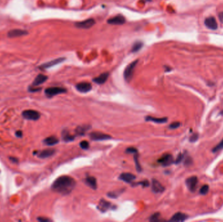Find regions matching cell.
<instances>
[{
	"mask_svg": "<svg viewBox=\"0 0 223 222\" xmlns=\"http://www.w3.org/2000/svg\"><path fill=\"white\" fill-rule=\"evenodd\" d=\"M76 88L80 93H88L91 91L92 86L88 82H80L76 86Z\"/></svg>",
	"mask_w": 223,
	"mask_h": 222,
	"instance_id": "12",
	"label": "cell"
},
{
	"mask_svg": "<svg viewBox=\"0 0 223 222\" xmlns=\"http://www.w3.org/2000/svg\"><path fill=\"white\" fill-rule=\"evenodd\" d=\"M188 218V216L182 212H177L171 218L170 220V221L178 222V221H184Z\"/></svg>",
	"mask_w": 223,
	"mask_h": 222,
	"instance_id": "19",
	"label": "cell"
},
{
	"mask_svg": "<svg viewBox=\"0 0 223 222\" xmlns=\"http://www.w3.org/2000/svg\"><path fill=\"white\" fill-rule=\"evenodd\" d=\"M159 163L161 164L163 166H169L174 162V160L172 155L170 154H166L163 155L161 158H160L158 160Z\"/></svg>",
	"mask_w": 223,
	"mask_h": 222,
	"instance_id": "9",
	"label": "cell"
},
{
	"mask_svg": "<svg viewBox=\"0 0 223 222\" xmlns=\"http://www.w3.org/2000/svg\"><path fill=\"white\" fill-rule=\"evenodd\" d=\"M126 152L127 153H129V154H136L138 152V150L134 148V147H129V148H127V150H126Z\"/></svg>",
	"mask_w": 223,
	"mask_h": 222,
	"instance_id": "33",
	"label": "cell"
},
{
	"mask_svg": "<svg viewBox=\"0 0 223 222\" xmlns=\"http://www.w3.org/2000/svg\"><path fill=\"white\" fill-rule=\"evenodd\" d=\"M107 22L109 24L112 25H122L126 22V19L121 15L115 16L114 17L110 18L107 20Z\"/></svg>",
	"mask_w": 223,
	"mask_h": 222,
	"instance_id": "8",
	"label": "cell"
},
{
	"mask_svg": "<svg viewBox=\"0 0 223 222\" xmlns=\"http://www.w3.org/2000/svg\"><path fill=\"white\" fill-rule=\"evenodd\" d=\"M47 79H48V77L46 76L40 74L37 76L36 79L34 80L33 84H32V86L37 87L41 84H43V83H45L47 80Z\"/></svg>",
	"mask_w": 223,
	"mask_h": 222,
	"instance_id": "18",
	"label": "cell"
},
{
	"mask_svg": "<svg viewBox=\"0 0 223 222\" xmlns=\"http://www.w3.org/2000/svg\"><path fill=\"white\" fill-rule=\"evenodd\" d=\"M180 125H181V124L179 122H173L170 124L169 128L170 129H176V128H178V127H179Z\"/></svg>",
	"mask_w": 223,
	"mask_h": 222,
	"instance_id": "32",
	"label": "cell"
},
{
	"mask_svg": "<svg viewBox=\"0 0 223 222\" xmlns=\"http://www.w3.org/2000/svg\"><path fill=\"white\" fill-rule=\"evenodd\" d=\"M89 137L93 141H103L111 139V136L110 135L102 132H92L89 134Z\"/></svg>",
	"mask_w": 223,
	"mask_h": 222,
	"instance_id": "6",
	"label": "cell"
},
{
	"mask_svg": "<svg viewBox=\"0 0 223 222\" xmlns=\"http://www.w3.org/2000/svg\"><path fill=\"white\" fill-rule=\"evenodd\" d=\"M143 46V43L141 41H136L134 43V44L132 46L131 52L133 53H136L138 51H140Z\"/></svg>",
	"mask_w": 223,
	"mask_h": 222,
	"instance_id": "25",
	"label": "cell"
},
{
	"mask_svg": "<svg viewBox=\"0 0 223 222\" xmlns=\"http://www.w3.org/2000/svg\"><path fill=\"white\" fill-rule=\"evenodd\" d=\"M67 90L64 88L59 87H49L47 88L45 90V95L48 97V98H51L54 96H55L59 94H62L66 93Z\"/></svg>",
	"mask_w": 223,
	"mask_h": 222,
	"instance_id": "4",
	"label": "cell"
},
{
	"mask_svg": "<svg viewBox=\"0 0 223 222\" xmlns=\"http://www.w3.org/2000/svg\"><path fill=\"white\" fill-rule=\"evenodd\" d=\"M137 184H141L142 186H148L149 183L147 181V180H144V181H142L141 183H137Z\"/></svg>",
	"mask_w": 223,
	"mask_h": 222,
	"instance_id": "39",
	"label": "cell"
},
{
	"mask_svg": "<svg viewBox=\"0 0 223 222\" xmlns=\"http://www.w3.org/2000/svg\"><path fill=\"white\" fill-rule=\"evenodd\" d=\"M74 136L71 135L69 134V132L66 130H64L62 132V139L63 140L66 141V142H69V141H72L74 140Z\"/></svg>",
	"mask_w": 223,
	"mask_h": 222,
	"instance_id": "24",
	"label": "cell"
},
{
	"mask_svg": "<svg viewBox=\"0 0 223 222\" xmlns=\"http://www.w3.org/2000/svg\"><path fill=\"white\" fill-rule=\"evenodd\" d=\"M209 189H210V187H209V186L207 184H205L201 187V188L200 189V193L202 194V195H206V194L209 192Z\"/></svg>",
	"mask_w": 223,
	"mask_h": 222,
	"instance_id": "28",
	"label": "cell"
},
{
	"mask_svg": "<svg viewBox=\"0 0 223 222\" xmlns=\"http://www.w3.org/2000/svg\"><path fill=\"white\" fill-rule=\"evenodd\" d=\"M22 116L24 119L27 120L37 121L40 118V114L37 111L33 109H27L24 111L22 112Z\"/></svg>",
	"mask_w": 223,
	"mask_h": 222,
	"instance_id": "3",
	"label": "cell"
},
{
	"mask_svg": "<svg viewBox=\"0 0 223 222\" xmlns=\"http://www.w3.org/2000/svg\"><path fill=\"white\" fill-rule=\"evenodd\" d=\"M145 120L147 121H152L154 122L155 123H164L166 122H167L168 121V119L166 117H163V118H156V117H151V116H147L145 117Z\"/></svg>",
	"mask_w": 223,
	"mask_h": 222,
	"instance_id": "22",
	"label": "cell"
},
{
	"mask_svg": "<svg viewBox=\"0 0 223 222\" xmlns=\"http://www.w3.org/2000/svg\"><path fill=\"white\" fill-rule=\"evenodd\" d=\"M205 25L207 27L208 29L211 30H215L217 29L218 24L217 22V20L213 16H210L206 18L204 21Z\"/></svg>",
	"mask_w": 223,
	"mask_h": 222,
	"instance_id": "11",
	"label": "cell"
},
{
	"mask_svg": "<svg viewBox=\"0 0 223 222\" xmlns=\"http://www.w3.org/2000/svg\"><path fill=\"white\" fill-rule=\"evenodd\" d=\"M65 60V58H59L58 59H55L50 61L47 62V63H45L43 65H41L40 66H39V68L43 69H43L49 68L50 67H52L54 66H55V65H57L62 63V62H64Z\"/></svg>",
	"mask_w": 223,
	"mask_h": 222,
	"instance_id": "7",
	"label": "cell"
},
{
	"mask_svg": "<svg viewBox=\"0 0 223 222\" xmlns=\"http://www.w3.org/2000/svg\"><path fill=\"white\" fill-rule=\"evenodd\" d=\"M192 164V159L191 158H187L186 160H185V165H189L190 164Z\"/></svg>",
	"mask_w": 223,
	"mask_h": 222,
	"instance_id": "38",
	"label": "cell"
},
{
	"mask_svg": "<svg viewBox=\"0 0 223 222\" xmlns=\"http://www.w3.org/2000/svg\"><path fill=\"white\" fill-rule=\"evenodd\" d=\"M120 193V192L117 191V192H110L108 193V196L112 198H116L117 197V196H119V194Z\"/></svg>",
	"mask_w": 223,
	"mask_h": 222,
	"instance_id": "35",
	"label": "cell"
},
{
	"mask_svg": "<svg viewBox=\"0 0 223 222\" xmlns=\"http://www.w3.org/2000/svg\"><path fill=\"white\" fill-rule=\"evenodd\" d=\"M95 24V20L93 18H89L82 22H78L75 24L76 27L80 29H89Z\"/></svg>",
	"mask_w": 223,
	"mask_h": 222,
	"instance_id": "5",
	"label": "cell"
},
{
	"mask_svg": "<svg viewBox=\"0 0 223 222\" xmlns=\"http://www.w3.org/2000/svg\"><path fill=\"white\" fill-rule=\"evenodd\" d=\"M85 182L86 184L89 186L90 188H92L93 190H96L97 188V180L93 177H88L86 180Z\"/></svg>",
	"mask_w": 223,
	"mask_h": 222,
	"instance_id": "21",
	"label": "cell"
},
{
	"mask_svg": "<svg viewBox=\"0 0 223 222\" xmlns=\"http://www.w3.org/2000/svg\"><path fill=\"white\" fill-rule=\"evenodd\" d=\"M111 206H112V205L110 202L102 199L99 201V203L98 205V209L100 211L104 212H107V210H108L111 208Z\"/></svg>",
	"mask_w": 223,
	"mask_h": 222,
	"instance_id": "16",
	"label": "cell"
},
{
	"mask_svg": "<svg viewBox=\"0 0 223 222\" xmlns=\"http://www.w3.org/2000/svg\"><path fill=\"white\" fill-rule=\"evenodd\" d=\"M159 218H160V214L157 212V213H155L154 214L152 215V216L150 217L149 220L151 221H160Z\"/></svg>",
	"mask_w": 223,
	"mask_h": 222,
	"instance_id": "30",
	"label": "cell"
},
{
	"mask_svg": "<svg viewBox=\"0 0 223 222\" xmlns=\"http://www.w3.org/2000/svg\"><path fill=\"white\" fill-rule=\"evenodd\" d=\"M89 129V127L88 125H83L77 127L76 129V132L78 136H82Z\"/></svg>",
	"mask_w": 223,
	"mask_h": 222,
	"instance_id": "26",
	"label": "cell"
},
{
	"mask_svg": "<svg viewBox=\"0 0 223 222\" xmlns=\"http://www.w3.org/2000/svg\"><path fill=\"white\" fill-rule=\"evenodd\" d=\"M219 20H220V21L221 22V23H222V24H223V11L219 13Z\"/></svg>",
	"mask_w": 223,
	"mask_h": 222,
	"instance_id": "41",
	"label": "cell"
},
{
	"mask_svg": "<svg viewBox=\"0 0 223 222\" xmlns=\"http://www.w3.org/2000/svg\"><path fill=\"white\" fill-rule=\"evenodd\" d=\"M55 152V150L53 149H47L40 151L38 154V156L40 158H47L53 156Z\"/></svg>",
	"mask_w": 223,
	"mask_h": 222,
	"instance_id": "17",
	"label": "cell"
},
{
	"mask_svg": "<svg viewBox=\"0 0 223 222\" xmlns=\"http://www.w3.org/2000/svg\"><path fill=\"white\" fill-rule=\"evenodd\" d=\"M221 115H223V110L222 111H221V113H220Z\"/></svg>",
	"mask_w": 223,
	"mask_h": 222,
	"instance_id": "44",
	"label": "cell"
},
{
	"mask_svg": "<svg viewBox=\"0 0 223 222\" xmlns=\"http://www.w3.org/2000/svg\"><path fill=\"white\" fill-rule=\"evenodd\" d=\"M151 188L153 192L156 193H162L164 191V187L156 179H153Z\"/></svg>",
	"mask_w": 223,
	"mask_h": 222,
	"instance_id": "14",
	"label": "cell"
},
{
	"mask_svg": "<svg viewBox=\"0 0 223 222\" xmlns=\"http://www.w3.org/2000/svg\"><path fill=\"white\" fill-rule=\"evenodd\" d=\"M40 88H39V89H36V88H34V89H33V88H30L29 91H30V92H36V91H40Z\"/></svg>",
	"mask_w": 223,
	"mask_h": 222,
	"instance_id": "43",
	"label": "cell"
},
{
	"mask_svg": "<svg viewBox=\"0 0 223 222\" xmlns=\"http://www.w3.org/2000/svg\"><path fill=\"white\" fill-rule=\"evenodd\" d=\"M58 142H59L58 139L55 136L48 137L46 139H45L44 140L45 144L46 145H49V146H52V145L57 144Z\"/></svg>",
	"mask_w": 223,
	"mask_h": 222,
	"instance_id": "23",
	"label": "cell"
},
{
	"mask_svg": "<svg viewBox=\"0 0 223 222\" xmlns=\"http://www.w3.org/2000/svg\"><path fill=\"white\" fill-rule=\"evenodd\" d=\"M223 149V139L221 140V141L220 143H219L215 147L213 148L212 149V152H217Z\"/></svg>",
	"mask_w": 223,
	"mask_h": 222,
	"instance_id": "29",
	"label": "cell"
},
{
	"mask_svg": "<svg viewBox=\"0 0 223 222\" xmlns=\"http://www.w3.org/2000/svg\"><path fill=\"white\" fill-rule=\"evenodd\" d=\"M10 160L13 162L14 163H18V159L16 158H13V157H10L9 158Z\"/></svg>",
	"mask_w": 223,
	"mask_h": 222,
	"instance_id": "42",
	"label": "cell"
},
{
	"mask_svg": "<svg viewBox=\"0 0 223 222\" xmlns=\"http://www.w3.org/2000/svg\"><path fill=\"white\" fill-rule=\"evenodd\" d=\"M28 34L26 30H21V29H14L12 30H10L8 33L7 36L9 38H14V37H22Z\"/></svg>",
	"mask_w": 223,
	"mask_h": 222,
	"instance_id": "13",
	"label": "cell"
},
{
	"mask_svg": "<svg viewBox=\"0 0 223 222\" xmlns=\"http://www.w3.org/2000/svg\"><path fill=\"white\" fill-rule=\"evenodd\" d=\"M198 184V178L196 176H192L188 178L186 180V184L191 192H194L196 190L197 186Z\"/></svg>",
	"mask_w": 223,
	"mask_h": 222,
	"instance_id": "10",
	"label": "cell"
},
{
	"mask_svg": "<svg viewBox=\"0 0 223 222\" xmlns=\"http://www.w3.org/2000/svg\"><path fill=\"white\" fill-rule=\"evenodd\" d=\"M134 159H135V164H136V168L138 172H140L142 170V168H141L140 163H139L138 155L137 153L134 155Z\"/></svg>",
	"mask_w": 223,
	"mask_h": 222,
	"instance_id": "27",
	"label": "cell"
},
{
	"mask_svg": "<svg viewBox=\"0 0 223 222\" xmlns=\"http://www.w3.org/2000/svg\"><path fill=\"white\" fill-rule=\"evenodd\" d=\"M108 76H109V73L108 72H104V73L101 74V75H99L98 77L95 78L93 80V81L97 84H99V85L103 84L108 80Z\"/></svg>",
	"mask_w": 223,
	"mask_h": 222,
	"instance_id": "20",
	"label": "cell"
},
{
	"mask_svg": "<svg viewBox=\"0 0 223 222\" xmlns=\"http://www.w3.org/2000/svg\"><path fill=\"white\" fill-rule=\"evenodd\" d=\"M183 158H184V155H183V154H182V153L179 154L178 156V157H177V158H176V160L175 163H176V164H178L181 163V162H182Z\"/></svg>",
	"mask_w": 223,
	"mask_h": 222,
	"instance_id": "34",
	"label": "cell"
},
{
	"mask_svg": "<svg viewBox=\"0 0 223 222\" xmlns=\"http://www.w3.org/2000/svg\"><path fill=\"white\" fill-rule=\"evenodd\" d=\"M76 185L75 180L69 176L63 175L58 177L52 185V189L63 195L70 193L74 188Z\"/></svg>",
	"mask_w": 223,
	"mask_h": 222,
	"instance_id": "1",
	"label": "cell"
},
{
	"mask_svg": "<svg viewBox=\"0 0 223 222\" xmlns=\"http://www.w3.org/2000/svg\"><path fill=\"white\" fill-rule=\"evenodd\" d=\"M136 177L130 173H121L120 176V179L127 183H131L134 180H135Z\"/></svg>",
	"mask_w": 223,
	"mask_h": 222,
	"instance_id": "15",
	"label": "cell"
},
{
	"mask_svg": "<svg viewBox=\"0 0 223 222\" xmlns=\"http://www.w3.org/2000/svg\"><path fill=\"white\" fill-rule=\"evenodd\" d=\"M16 136L18 137H22V136H23V133L22 132L21 130H18V131H17L16 133H15Z\"/></svg>",
	"mask_w": 223,
	"mask_h": 222,
	"instance_id": "40",
	"label": "cell"
},
{
	"mask_svg": "<svg viewBox=\"0 0 223 222\" xmlns=\"http://www.w3.org/2000/svg\"><path fill=\"white\" fill-rule=\"evenodd\" d=\"M80 146L83 149H88L89 147V144L87 141H82L80 143Z\"/></svg>",
	"mask_w": 223,
	"mask_h": 222,
	"instance_id": "31",
	"label": "cell"
},
{
	"mask_svg": "<svg viewBox=\"0 0 223 222\" xmlns=\"http://www.w3.org/2000/svg\"><path fill=\"white\" fill-rule=\"evenodd\" d=\"M198 139V134H194L192 135V136L190 137V141L191 142L196 141Z\"/></svg>",
	"mask_w": 223,
	"mask_h": 222,
	"instance_id": "36",
	"label": "cell"
},
{
	"mask_svg": "<svg viewBox=\"0 0 223 222\" xmlns=\"http://www.w3.org/2000/svg\"><path fill=\"white\" fill-rule=\"evenodd\" d=\"M38 221H40V222H49L51 221V220L50 219H48L46 218H44V217H39L38 218Z\"/></svg>",
	"mask_w": 223,
	"mask_h": 222,
	"instance_id": "37",
	"label": "cell"
},
{
	"mask_svg": "<svg viewBox=\"0 0 223 222\" xmlns=\"http://www.w3.org/2000/svg\"><path fill=\"white\" fill-rule=\"evenodd\" d=\"M138 62V60H135L134 61H132V63H130L129 65H127L126 68H125L123 73V76L125 80L126 81L129 82L131 80L132 76H133L135 71V68L137 65Z\"/></svg>",
	"mask_w": 223,
	"mask_h": 222,
	"instance_id": "2",
	"label": "cell"
}]
</instances>
